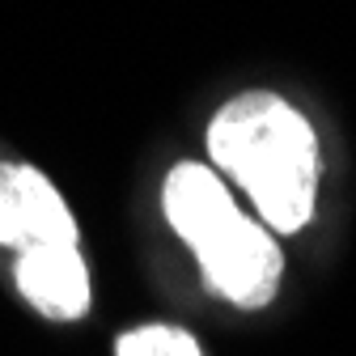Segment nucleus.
Segmentation results:
<instances>
[{"mask_svg": "<svg viewBox=\"0 0 356 356\" xmlns=\"http://www.w3.org/2000/svg\"><path fill=\"white\" fill-rule=\"evenodd\" d=\"M212 161L238 178L263 220L280 234L301 229L314 212L318 187V140L284 98L242 94L208 127Z\"/></svg>", "mask_w": 356, "mask_h": 356, "instance_id": "f257e3e1", "label": "nucleus"}, {"mask_svg": "<svg viewBox=\"0 0 356 356\" xmlns=\"http://www.w3.org/2000/svg\"><path fill=\"white\" fill-rule=\"evenodd\" d=\"M191 250L204 267V280L242 309L267 305L280 289V267H284L280 246L267 238L254 220H246L238 212Z\"/></svg>", "mask_w": 356, "mask_h": 356, "instance_id": "f03ea898", "label": "nucleus"}, {"mask_svg": "<svg viewBox=\"0 0 356 356\" xmlns=\"http://www.w3.org/2000/svg\"><path fill=\"white\" fill-rule=\"evenodd\" d=\"M51 242L76 246V220L64 195L34 165H0V246L30 250Z\"/></svg>", "mask_w": 356, "mask_h": 356, "instance_id": "7ed1b4c3", "label": "nucleus"}, {"mask_svg": "<svg viewBox=\"0 0 356 356\" xmlns=\"http://www.w3.org/2000/svg\"><path fill=\"white\" fill-rule=\"evenodd\" d=\"M17 289L47 318H81L89 309V272L76 246L51 242L17 250Z\"/></svg>", "mask_w": 356, "mask_h": 356, "instance_id": "20e7f679", "label": "nucleus"}, {"mask_svg": "<svg viewBox=\"0 0 356 356\" xmlns=\"http://www.w3.org/2000/svg\"><path fill=\"white\" fill-rule=\"evenodd\" d=\"M161 208L187 246H200L212 229H220L234 216V200H229L225 183L208 165H195V161H183L165 174Z\"/></svg>", "mask_w": 356, "mask_h": 356, "instance_id": "39448f33", "label": "nucleus"}, {"mask_svg": "<svg viewBox=\"0 0 356 356\" xmlns=\"http://www.w3.org/2000/svg\"><path fill=\"white\" fill-rule=\"evenodd\" d=\"M119 356H204V352L187 331L153 323V327H136L119 335Z\"/></svg>", "mask_w": 356, "mask_h": 356, "instance_id": "423d86ee", "label": "nucleus"}]
</instances>
